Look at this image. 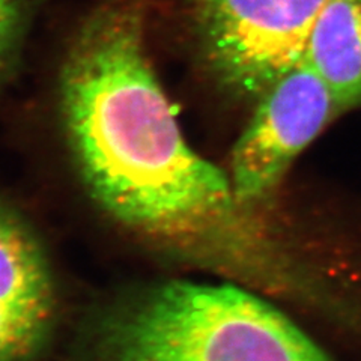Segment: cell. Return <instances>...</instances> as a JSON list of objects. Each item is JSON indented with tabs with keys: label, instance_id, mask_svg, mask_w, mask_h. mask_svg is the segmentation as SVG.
<instances>
[{
	"label": "cell",
	"instance_id": "2",
	"mask_svg": "<svg viewBox=\"0 0 361 361\" xmlns=\"http://www.w3.org/2000/svg\"><path fill=\"white\" fill-rule=\"evenodd\" d=\"M97 361H330L269 304L228 285L169 281L107 309Z\"/></svg>",
	"mask_w": 361,
	"mask_h": 361
},
{
	"label": "cell",
	"instance_id": "5",
	"mask_svg": "<svg viewBox=\"0 0 361 361\" xmlns=\"http://www.w3.org/2000/svg\"><path fill=\"white\" fill-rule=\"evenodd\" d=\"M54 319L44 252L18 214L0 202V361H33Z\"/></svg>",
	"mask_w": 361,
	"mask_h": 361
},
{
	"label": "cell",
	"instance_id": "1",
	"mask_svg": "<svg viewBox=\"0 0 361 361\" xmlns=\"http://www.w3.org/2000/svg\"><path fill=\"white\" fill-rule=\"evenodd\" d=\"M146 0H101L59 74L63 135L98 207L145 241L196 250L236 202L231 180L190 148L146 49Z\"/></svg>",
	"mask_w": 361,
	"mask_h": 361
},
{
	"label": "cell",
	"instance_id": "3",
	"mask_svg": "<svg viewBox=\"0 0 361 361\" xmlns=\"http://www.w3.org/2000/svg\"><path fill=\"white\" fill-rule=\"evenodd\" d=\"M329 0H195L199 58L226 92L257 99L304 56Z\"/></svg>",
	"mask_w": 361,
	"mask_h": 361
},
{
	"label": "cell",
	"instance_id": "6",
	"mask_svg": "<svg viewBox=\"0 0 361 361\" xmlns=\"http://www.w3.org/2000/svg\"><path fill=\"white\" fill-rule=\"evenodd\" d=\"M302 59L329 87L338 113L361 104V0H329Z\"/></svg>",
	"mask_w": 361,
	"mask_h": 361
},
{
	"label": "cell",
	"instance_id": "4",
	"mask_svg": "<svg viewBox=\"0 0 361 361\" xmlns=\"http://www.w3.org/2000/svg\"><path fill=\"white\" fill-rule=\"evenodd\" d=\"M231 158L236 203L264 199L337 113L322 78L301 59L259 97Z\"/></svg>",
	"mask_w": 361,
	"mask_h": 361
},
{
	"label": "cell",
	"instance_id": "7",
	"mask_svg": "<svg viewBox=\"0 0 361 361\" xmlns=\"http://www.w3.org/2000/svg\"><path fill=\"white\" fill-rule=\"evenodd\" d=\"M30 20V0H0V90L17 71Z\"/></svg>",
	"mask_w": 361,
	"mask_h": 361
}]
</instances>
